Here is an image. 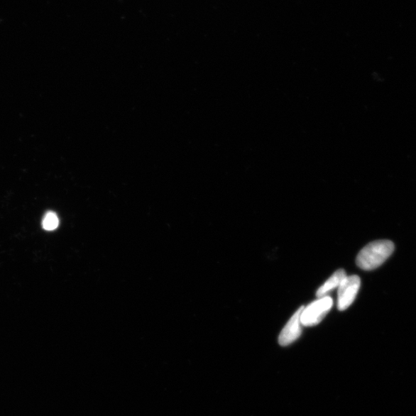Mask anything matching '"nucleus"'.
Listing matches in <instances>:
<instances>
[{
	"instance_id": "1",
	"label": "nucleus",
	"mask_w": 416,
	"mask_h": 416,
	"mask_svg": "<svg viewBox=\"0 0 416 416\" xmlns=\"http://www.w3.org/2000/svg\"><path fill=\"white\" fill-rule=\"evenodd\" d=\"M395 249L394 243L388 240L371 242L359 252L357 266L363 270H374L381 266L390 258Z\"/></svg>"
},
{
	"instance_id": "2",
	"label": "nucleus",
	"mask_w": 416,
	"mask_h": 416,
	"mask_svg": "<svg viewBox=\"0 0 416 416\" xmlns=\"http://www.w3.org/2000/svg\"><path fill=\"white\" fill-rule=\"evenodd\" d=\"M332 305V298L327 295L319 297L318 300L304 307L300 316L302 324L305 327H312L318 324L331 310Z\"/></svg>"
},
{
	"instance_id": "3",
	"label": "nucleus",
	"mask_w": 416,
	"mask_h": 416,
	"mask_svg": "<svg viewBox=\"0 0 416 416\" xmlns=\"http://www.w3.org/2000/svg\"><path fill=\"white\" fill-rule=\"evenodd\" d=\"M361 286L360 278L357 275L346 276L339 287L338 309L345 311L356 300Z\"/></svg>"
},
{
	"instance_id": "4",
	"label": "nucleus",
	"mask_w": 416,
	"mask_h": 416,
	"mask_svg": "<svg viewBox=\"0 0 416 416\" xmlns=\"http://www.w3.org/2000/svg\"><path fill=\"white\" fill-rule=\"evenodd\" d=\"M303 309L304 306L300 307V309L294 314L291 319L286 324L281 334H280L278 338L280 346H288L301 336L302 323L300 316Z\"/></svg>"
},
{
	"instance_id": "5",
	"label": "nucleus",
	"mask_w": 416,
	"mask_h": 416,
	"mask_svg": "<svg viewBox=\"0 0 416 416\" xmlns=\"http://www.w3.org/2000/svg\"><path fill=\"white\" fill-rule=\"evenodd\" d=\"M346 276L345 270H337L336 273H334L327 281L318 289L317 292H316V296L318 297L327 296L328 293L333 290V289L339 288Z\"/></svg>"
},
{
	"instance_id": "6",
	"label": "nucleus",
	"mask_w": 416,
	"mask_h": 416,
	"mask_svg": "<svg viewBox=\"0 0 416 416\" xmlns=\"http://www.w3.org/2000/svg\"><path fill=\"white\" fill-rule=\"evenodd\" d=\"M59 220L55 213L48 212L44 217L43 228L47 231H53L58 227Z\"/></svg>"
}]
</instances>
